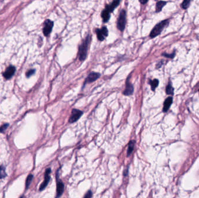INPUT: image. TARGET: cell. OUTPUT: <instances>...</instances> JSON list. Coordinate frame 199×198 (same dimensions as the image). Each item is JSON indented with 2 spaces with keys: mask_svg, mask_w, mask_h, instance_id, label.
Listing matches in <instances>:
<instances>
[{
  "mask_svg": "<svg viewBox=\"0 0 199 198\" xmlns=\"http://www.w3.org/2000/svg\"><path fill=\"white\" fill-rule=\"evenodd\" d=\"M127 173H128V170H126L123 173L124 176H126L127 175Z\"/></svg>",
  "mask_w": 199,
  "mask_h": 198,
  "instance_id": "cell-28",
  "label": "cell"
},
{
  "mask_svg": "<svg viewBox=\"0 0 199 198\" xmlns=\"http://www.w3.org/2000/svg\"><path fill=\"white\" fill-rule=\"evenodd\" d=\"M58 175V171H57L56 173V181H57V183H56V197H60L63 191H64V184L59 179V176Z\"/></svg>",
  "mask_w": 199,
  "mask_h": 198,
  "instance_id": "cell-8",
  "label": "cell"
},
{
  "mask_svg": "<svg viewBox=\"0 0 199 198\" xmlns=\"http://www.w3.org/2000/svg\"><path fill=\"white\" fill-rule=\"evenodd\" d=\"M82 114H83L82 111L78 110V109H73L71 113V115L69 119V122L70 123H73L76 122L80 118Z\"/></svg>",
  "mask_w": 199,
  "mask_h": 198,
  "instance_id": "cell-5",
  "label": "cell"
},
{
  "mask_svg": "<svg viewBox=\"0 0 199 198\" xmlns=\"http://www.w3.org/2000/svg\"><path fill=\"white\" fill-rule=\"evenodd\" d=\"M150 84L151 85V89L154 91L155 89L158 87L159 84V81L157 79H154L153 80H150Z\"/></svg>",
  "mask_w": 199,
  "mask_h": 198,
  "instance_id": "cell-17",
  "label": "cell"
},
{
  "mask_svg": "<svg viewBox=\"0 0 199 198\" xmlns=\"http://www.w3.org/2000/svg\"><path fill=\"white\" fill-rule=\"evenodd\" d=\"M191 0H184L181 4V6L183 9H186L189 6Z\"/></svg>",
  "mask_w": 199,
  "mask_h": 198,
  "instance_id": "cell-21",
  "label": "cell"
},
{
  "mask_svg": "<svg viewBox=\"0 0 199 198\" xmlns=\"http://www.w3.org/2000/svg\"><path fill=\"white\" fill-rule=\"evenodd\" d=\"M15 70H16V69L14 66H10L9 67H8L3 74V77L6 79L10 78L14 75V74L15 73Z\"/></svg>",
  "mask_w": 199,
  "mask_h": 198,
  "instance_id": "cell-12",
  "label": "cell"
},
{
  "mask_svg": "<svg viewBox=\"0 0 199 198\" xmlns=\"http://www.w3.org/2000/svg\"><path fill=\"white\" fill-rule=\"evenodd\" d=\"M9 126V124H4L0 127V132H3Z\"/></svg>",
  "mask_w": 199,
  "mask_h": 198,
  "instance_id": "cell-23",
  "label": "cell"
},
{
  "mask_svg": "<svg viewBox=\"0 0 199 198\" xmlns=\"http://www.w3.org/2000/svg\"><path fill=\"white\" fill-rule=\"evenodd\" d=\"M135 145L134 141H130L128 144V149L127 150V156H129L132 153Z\"/></svg>",
  "mask_w": 199,
  "mask_h": 198,
  "instance_id": "cell-16",
  "label": "cell"
},
{
  "mask_svg": "<svg viewBox=\"0 0 199 198\" xmlns=\"http://www.w3.org/2000/svg\"><path fill=\"white\" fill-rule=\"evenodd\" d=\"M95 31L98 39L100 41H104L108 35V30L106 27H103L101 28H97Z\"/></svg>",
  "mask_w": 199,
  "mask_h": 198,
  "instance_id": "cell-4",
  "label": "cell"
},
{
  "mask_svg": "<svg viewBox=\"0 0 199 198\" xmlns=\"http://www.w3.org/2000/svg\"><path fill=\"white\" fill-rule=\"evenodd\" d=\"M148 0H139V2H140L141 4L144 5V4H145V3L148 2Z\"/></svg>",
  "mask_w": 199,
  "mask_h": 198,
  "instance_id": "cell-26",
  "label": "cell"
},
{
  "mask_svg": "<svg viewBox=\"0 0 199 198\" xmlns=\"http://www.w3.org/2000/svg\"><path fill=\"white\" fill-rule=\"evenodd\" d=\"M162 55H163L164 56L166 57H168V58H173L175 55V52H173L172 53H164L162 54Z\"/></svg>",
  "mask_w": 199,
  "mask_h": 198,
  "instance_id": "cell-22",
  "label": "cell"
},
{
  "mask_svg": "<svg viewBox=\"0 0 199 198\" xmlns=\"http://www.w3.org/2000/svg\"><path fill=\"white\" fill-rule=\"evenodd\" d=\"M162 64V62H161L158 63V64H157V68H159V67H160L161 66Z\"/></svg>",
  "mask_w": 199,
  "mask_h": 198,
  "instance_id": "cell-27",
  "label": "cell"
},
{
  "mask_svg": "<svg viewBox=\"0 0 199 198\" xmlns=\"http://www.w3.org/2000/svg\"><path fill=\"white\" fill-rule=\"evenodd\" d=\"M100 74L99 73H96V72H91L87 76V78L85 80L84 85L85 84H87V82H92L95 80H97L100 77Z\"/></svg>",
  "mask_w": 199,
  "mask_h": 198,
  "instance_id": "cell-10",
  "label": "cell"
},
{
  "mask_svg": "<svg viewBox=\"0 0 199 198\" xmlns=\"http://www.w3.org/2000/svg\"><path fill=\"white\" fill-rule=\"evenodd\" d=\"M169 23V20L168 19H165L157 23L151 31L150 34V37L151 38H153L158 36V35H159L161 33L163 29L166 26L168 25Z\"/></svg>",
  "mask_w": 199,
  "mask_h": 198,
  "instance_id": "cell-2",
  "label": "cell"
},
{
  "mask_svg": "<svg viewBox=\"0 0 199 198\" xmlns=\"http://www.w3.org/2000/svg\"><path fill=\"white\" fill-rule=\"evenodd\" d=\"M120 2V0H113L110 4L106 5L105 9L111 13L119 5Z\"/></svg>",
  "mask_w": 199,
  "mask_h": 198,
  "instance_id": "cell-11",
  "label": "cell"
},
{
  "mask_svg": "<svg viewBox=\"0 0 199 198\" xmlns=\"http://www.w3.org/2000/svg\"><path fill=\"white\" fill-rule=\"evenodd\" d=\"M110 13L106 10L104 9L101 12V17L104 23H106L110 19Z\"/></svg>",
  "mask_w": 199,
  "mask_h": 198,
  "instance_id": "cell-14",
  "label": "cell"
},
{
  "mask_svg": "<svg viewBox=\"0 0 199 198\" xmlns=\"http://www.w3.org/2000/svg\"><path fill=\"white\" fill-rule=\"evenodd\" d=\"M166 93L168 95H172L173 93V88L170 83H169L166 87Z\"/></svg>",
  "mask_w": 199,
  "mask_h": 198,
  "instance_id": "cell-18",
  "label": "cell"
},
{
  "mask_svg": "<svg viewBox=\"0 0 199 198\" xmlns=\"http://www.w3.org/2000/svg\"><path fill=\"white\" fill-rule=\"evenodd\" d=\"M6 176L5 172V168L3 165L0 166V179L4 178Z\"/></svg>",
  "mask_w": 199,
  "mask_h": 198,
  "instance_id": "cell-20",
  "label": "cell"
},
{
  "mask_svg": "<svg viewBox=\"0 0 199 198\" xmlns=\"http://www.w3.org/2000/svg\"><path fill=\"white\" fill-rule=\"evenodd\" d=\"M166 1H159L158 2H157L156 3V8H155V10L157 12H159L162 10V8L166 5Z\"/></svg>",
  "mask_w": 199,
  "mask_h": 198,
  "instance_id": "cell-15",
  "label": "cell"
},
{
  "mask_svg": "<svg viewBox=\"0 0 199 198\" xmlns=\"http://www.w3.org/2000/svg\"><path fill=\"white\" fill-rule=\"evenodd\" d=\"M33 178V175L32 174H30L29 175V176L27 177V179H26V189H28L31 181H32V179Z\"/></svg>",
  "mask_w": 199,
  "mask_h": 198,
  "instance_id": "cell-19",
  "label": "cell"
},
{
  "mask_svg": "<svg viewBox=\"0 0 199 198\" xmlns=\"http://www.w3.org/2000/svg\"><path fill=\"white\" fill-rule=\"evenodd\" d=\"M126 12L124 9H122L119 15L117 21V28L120 31H123L125 28L126 21Z\"/></svg>",
  "mask_w": 199,
  "mask_h": 198,
  "instance_id": "cell-3",
  "label": "cell"
},
{
  "mask_svg": "<svg viewBox=\"0 0 199 198\" xmlns=\"http://www.w3.org/2000/svg\"><path fill=\"white\" fill-rule=\"evenodd\" d=\"M93 196V193H92V192L91 190H88L87 193L84 195V197L85 198H89V197H91Z\"/></svg>",
  "mask_w": 199,
  "mask_h": 198,
  "instance_id": "cell-25",
  "label": "cell"
},
{
  "mask_svg": "<svg viewBox=\"0 0 199 198\" xmlns=\"http://www.w3.org/2000/svg\"><path fill=\"white\" fill-rule=\"evenodd\" d=\"M35 73V70L34 69H31L29 70L27 73H26V77H30L31 75H32L34 73Z\"/></svg>",
  "mask_w": 199,
  "mask_h": 198,
  "instance_id": "cell-24",
  "label": "cell"
},
{
  "mask_svg": "<svg viewBox=\"0 0 199 198\" xmlns=\"http://www.w3.org/2000/svg\"><path fill=\"white\" fill-rule=\"evenodd\" d=\"M51 171V170L50 168L46 169L45 172V175H44V180L43 182L41 184V185L39 188V190L40 191L43 190L45 188V187L47 186V185L48 184V182H49V180L51 179V177L49 175Z\"/></svg>",
  "mask_w": 199,
  "mask_h": 198,
  "instance_id": "cell-7",
  "label": "cell"
},
{
  "mask_svg": "<svg viewBox=\"0 0 199 198\" xmlns=\"http://www.w3.org/2000/svg\"><path fill=\"white\" fill-rule=\"evenodd\" d=\"M90 35L88 34L79 48V58L80 61H84L87 56L88 44L90 42Z\"/></svg>",
  "mask_w": 199,
  "mask_h": 198,
  "instance_id": "cell-1",
  "label": "cell"
},
{
  "mask_svg": "<svg viewBox=\"0 0 199 198\" xmlns=\"http://www.w3.org/2000/svg\"><path fill=\"white\" fill-rule=\"evenodd\" d=\"M54 26V22L49 19H47L44 23L43 33L45 36H48L52 29Z\"/></svg>",
  "mask_w": 199,
  "mask_h": 198,
  "instance_id": "cell-6",
  "label": "cell"
},
{
  "mask_svg": "<svg viewBox=\"0 0 199 198\" xmlns=\"http://www.w3.org/2000/svg\"><path fill=\"white\" fill-rule=\"evenodd\" d=\"M134 91V88L133 85L129 82V77L127 79L126 82V88L123 91V95H131L133 94Z\"/></svg>",
  "mask_w": 199,
  "mask_h": 198,
  "instance_id": "cell-9",
  "label": "cell"
},
{
  "mask_svg": "<svg viewBox=\"0 0 199 198\" xmlns=\"http://www.w3.org/2000/svg\"><path fill=\"white\" fill-rule=\"evenodd\" d=\"M172 102H173V98L171 96H169L165 99L164 103V107H163L164 112H166L168 110L171 104L172 103Z\"/></svg>",
  "mask_w": 199,
  "mask_h": 198,
  "instance_id": "cell-13",
  "label": "cell"
}]
</instances>
